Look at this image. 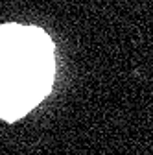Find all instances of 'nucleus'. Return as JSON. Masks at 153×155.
Segmentation results:
<instances>
[{"mask_svg":"<svg viewBox=\"0 0 153 155\" xmlns=\"http://www.w3.org/2000/svg\"><path fill=\"white\" fill-rule=\"evenodd\" d=\"M54 45L37 26H0V116L18 120L39 105L54 83Z\"/></svg>","mask_w":153,"mask_h":155,"instance_id":"1","label":"nucleus"}]
</instances>
